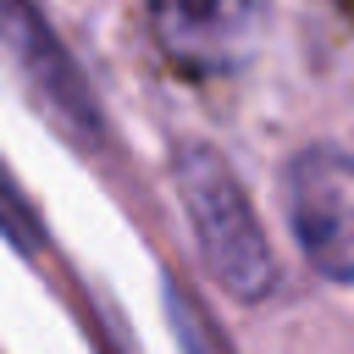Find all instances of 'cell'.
Instances as JSON below:
<instances>
[{
  "instance_id": "cell-1",
  "label": "cell",
  "mask_w": 354,
  "mask_h": 354,
  "mask_svg": "<svg viewBox=\"0 0 354 354\" xmlns=\"http://www.w3.org/2000/svg\"><path fill=\"white\" fill-rule=\"evenodd\" d=\"M171 183H177V199L188 210L199 260L221 282V293H232L238 304L266 299L277 288V260H271L266 227H260L238 171L227 166V155L199 144V138H183L171 149Z\"/></svg>"
},
{
  "instance_id": "cell-2",
  "label": "cell",
  "mask_w": 354,
  "mask_h": 354,
  "mask_svg": "<svg viewBox=\"0 0 354 354\" xmlns=\"http://www.w3.org/2000/svg\"><path fill=\"white\" fill-rule=\"evenodd\" d=\"M282 205L299 254L337 288H354V149L310 144L282 171Z\"/></svg>"
},
{
  "instance_id": "cell-3",
  "label": "cell",
  "mask_w": 354,
  "mask_h": 354,
  "mask_svg": "<svg viewBox=\"0 0 354 354\" xmlns=\"http://www.w3.org/2000/svg\"><path fill=\"white\" fill-rule=\"evenodd\" d=\"M0 44L6 55L22 66L28 88L39 94V105L77 138L100 133V105L77 72V61L66 55V44L55 39V28L44 22V11L33 0H0Z\"/></svg>"
},
{
  "instance_id": "cell-4",
  "label": "cell",
  "mask_w": 354,
  "mask_h": 354,
  "mask_svg": "<svg viewBox=\"0 0 354 354\" xmlns=\"http://www.w3.org/2000/svg\"><path fill=\"white\" fill-rule=\"evenodd\" d=\"M160 50L188 72H227L249 61L266 0H149Z\"/></svg>"
},
{
  "instance_id": "cell-5",
  "label": "cell",
  "mask_w": 354,
  "mask_h": 354,
  "mask_svg": "<svg viewBox=\"0 0 354 354\" xmlns=\"http://www.w3.org/2000/svg\"><path fill=\"white\" fill-rule=\"evenodd\" d=\"M166 310H171V332H177V343H183L188 354H227L221 332L199 315V304H194L177 282H166Z\"/></svg>"
}]
</instances>
